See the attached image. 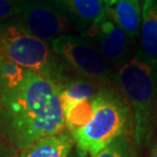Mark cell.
I'll return each mask as SVG.
<instances>
[{"instance_id":"6da1fadb","label":"cell","mask_w":157,"mask_h":157,"mask_svg":"<svg viewBox=\"0 0 157 157\" xmlns=\"http://www.w3.org/2000/svg\"><path fill=\"white\" fill-rule=\"evenodd\" d=\"M63 85L27 71L20 86L0 90V132L17 149H25L67 128Z\"/></svg>"},{"instance_id":"7a4b0ae2","label":"cell","mask_w":157,"mask_h":157,"mask_svg":"<svg viewBox=\"0 0 157 157\" xmlns=\"http://www.w3.org/2000/svg\"><path fill=\"white\" fill-rule=\"evenodd\" d=\"M115 81L133 111L134 141L140 149L151 137L157 99V65L136 55L118 68Z\"/></svg>"},{"instance_id":"3957f363","label":"cell","mask_w":157,"mask_h":157,"mask_svg":"<svg viewBox=\"0 0 157 157\" xmlns=\"http://www.w3.org/2000/svg\"><path fill=\"white\" fill-rule=\"evenodd\" d=\"M131 110L121 95L110 89H101L93 99V114L84 127L71 133L78 150L91 157L112 141L127 135Z\"/></svg>"},{"instance_id":"277c9868","label":"cell","mask_w":157,"mask_h":157,"mask_svg":"<svg viewBox=\"0 0 157 157\" xmlns=\"http://www.w3.org/2000/svg\"><path fill=\"white\" fill-rule=\"evenodd\" d=\"M0 55L25 70L63 85L51 47L17 24L0 28Z\"/></svg>"},{"instance_id":"5b68a950","label":"cell","mask_w":157,"mask_h":157,"mask_svg":"<svg viewBox=\"0 0 157 157\" xmlns=\"http://www.w3.org/2000/svg\"><path fill=\"white\" fill-rule=\"evenodd\" d=\"M51 48L78 75L88 80L107 84L115 78L106 59L83 37L68 34L59 36L51 42Z\"/></svg>"},{"instance_id":"8992f818","label":"cell","mask_w":157,"mask_h":157,"mask_svg":"<svg viewBox=\"0 0 157 157\" xmlns=\"http://www.w3.org/2000/svg\"><path fill=\"white\" fill-rule=\"evenodd\" d=\"M17 25L45 42L67 35L73 25L52 0H21Z\"/></svg>"},{"instance_id":"52a82bcc","label":"cell","mask_w":157,"mask_h":157,"mask_svg":"<svg viewBox=\"0 0 157 157\" xmlns=\"http://www.w3.org/2000/svg\"><path fill=\"white\" fill-rule=\"evenodd\" d=\"M83 38L92 44L109 64L121 67L130 57L132 40L107 15L83 31Z\"/></svg>"},{"instance_id":"ba28073f","label":"cell","mask_w":157,"mask_h":157,"mask_svg":"<svg viewBox=\"0 0 157 157\" xmlns=\"http://www.w3.org/2000/svg\"><path fill=\"white\" fill-rule=\"evenodd\" d=\"M74 28L86 30L105 15L103 0H52Z\"/></svg>"},{"instance_id":"9c48e42d","label":"cell","mask_w":157,"mask_h":157,"mask_svg":"<svg viewBox=\"0 0 157 157\" xmlns=\"http://www.w3.org/2000/svg\"><path fill=\"white\" fill-rule=\"evenodd\" d=\"M105 14L114 21L132 41L139 36L142 6L139 0H103Z\"/></svg>"},{"instance_id":"30bf717a","label":"cell","mask_w":157,"mask_h":157,"mask_svg":"<svg viewBox=\"0 0 157 157\" xmlns=\"http://www.w3.org/2000/svg\"><path fill=\"white\" fill-rule=\"evenodd\" d=\"M140 57L157 65V0H144L140 28Z\"/></svg>"},{"instance_id":"8fae6325","label":"cell","mask_w":157,"mask_h":157,"mask_svg":"<svg viewBox=\"0 0 157 157\" xmlns=\"http://www.w3.org/2000/svg\"><path fill=\"white\" fill-rule=\"evenodd\" d=\"M75 140L71 133H62L46 137L23 149L20 157H68Z\"/></svg>"},{"instance_id":"7c38bea8","label":"cell","mask_w":157,"mask_h":157,"mask_svg":"<svg viewBox=\"0 0 157 157\" xmlns=\"http://www.w3.org/2000/svg\"><path fill=\"white\" fill-rule=\"evenodd\" d=\"M99 90L92 82L86 80H74L62 86L61 101L64 108L76 103L93 99Z\"/></svg>"},{"instance_id":"4fadbf2b","label":"cell","mask_w":157,"mask_h":157,"mask_svg":"<svg viewBox=\"0 0 157 157\" xmlns=\"http://www.w3.org/2000/svg\"><path fill=\"white\" fill-rule=\"evenodd\" d=\"M93 99L85 100L64 108L65 124L70 133H74L90 121L93 114Z\"/></svg>"},{"instance_id":"5bb4252c","label":"cell","mask_w":157,"mask_h":157,"mask_svg":"<svg viewBox=\"0 0 157 157\" xmlns=\"http://www.w3.org/2000/svg\"><path fill=\"white\" fill-rule=\"evenodd\" d=\"M92 157H135L132 142L127 135L118 137L117 139L99 151Z\"/></svg>"},{"instance_id":"9a60e30c","label":"cell","mask_w":157,"mask_h":157,"mask_svg":"<svg viewBox=\"0 0 157 157\" xmlns=\"http://www.w3.org/2000/svg\"><path fill=\"white\" fill-rule=\"evenodd\" d=\"M21 0H0V21L20 13Z\"/></svg>"},{"instance_id":"2e32d148","label":"cell","mask_w":157,"mask_h":157,"mask_svg":"<svg viewBox=\"0 0 157 157\" xmlns=\"http://www.w3.org/2000/svg\"><path fill=\"white\" fill-rule=\"evenodd\" d=\"M0 157H20V155L15 148L0 145Z\"/></svg>"},{"instance_id":"e0dca14e","label":"cell","mask_w":157,"mask_h":157,"mask_svg":"<svg viewBox=\"0 0 157 157\" xmlns=\"http://www.w3.org/2000/svg\"><path fill=\"white\" fill-rule=\"evenodd\" d=\"M149 157H157V143L153 144V146L151 147Z\"/></svg>"},{"instance_id":"ac0fdd59","label":"cell","mask_w":157,"mask_h":157,"mask_svg":"<svg viewBox=\"0 0 157 157\" xmlns=\"http://www.w3.org/2000/svg\"><path fill=\"white\" fill-rule=\"evenodd\" d=\"M87 155H88V154H86V153L81 152V151H78H78H77L76 153H75V154H73V155H71V154H70V156H68V157H87Z\"/></svg>"}]
</instances>
